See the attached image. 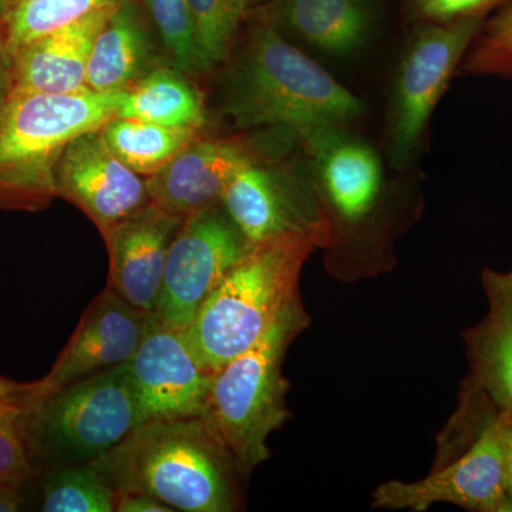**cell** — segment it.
I'll use <instances>...</instances> for the list:
<instances>
[{
	"mask_svg": "<svg viewBox=\"0 0 512 512\" xmlns=\"http://www.w3.org/2000/svg\"><path fill=\"white\" fill-rule=\"evenodd\" d=\"M128 372L141 423L204 416L214 373L198 360L185 329L170 328L153 313Z\"/></svg>",
	"mask_w": 512,
	"mask_h": 512,
	"instance_id": "11",
	"label": "cell"
},
{
	"mask_svg": "<svg viewBox=\"0 0 512 512\" xmlns=\"http://www.w3.org/2000/svg\"><path fill=\"white\" fill-rule=\"evenodd\" d=\"M258 15L281 32L336 57L362 49L376 28L373 0H275Z\"/></svg>",
	"mask_w": 512,
	"mask_h": 512,
	"instance_id": "19",
	"label": "cell"
},
{
	"mask_svg": "<svg viewBox=\"0 0 512 512\" xmlns=\"http://www.w3.org/2000/svg\"><path fill=\"white\" fill-rule=\"evenodd\" d=\"M170 507L140 491H116L114 512H171Z\"/></svg>",
	"mask_w": 512,
	"mask_h": 512,
	"instance_id": "30",
	"label": "cell"
},
{
	"mask_svg": "<svg viewBox=\"0 0 512 512\" xmlns=\"http://www.w3.org/2000/svg\"><path fill=\"white\" fill-rule=\"evenodd\" d=\"M116 117L195 130H205L208 126L204 94L194 77L173 63L158 67L124 90Z\"/></svg>",
	"mask_w": 512,
	"mask_h": 512,
	"instance_id": "21",
	"label": "cell"
},
{
	"mask_svg": "<svg viewBox=\"0 0 512 512\" xmlns=\"http://www.w3.org/2000/svg\"><path fill=\"white\" fill-rule=\"evenodd\" d=\"M123 93H13L0 113V211L46 210L64 148L114 119Z\"/></svg>",
	"mask_w": 512,
	"mask_h": 512,
	"instance_id": "4",
	"label": "cell"
},
{
	"mask_svg": "<svg viewBox=\"0 0 512 512\" xmlns=\"http://www.w3.org/2000/svg\"><path fill=\"white\" fill-rule=\"evenodd\" d=\"M184 218L151 201L101 235L109 251L107 286L134 308L156 312L168 249Z\"/></svg>",
	"mask_w": 512,
	"mask_h": 512,
	"instance_id": "14",
	"label": "cell"
},
{
	"mask_svg": "<svg viewBox=\"0 0 512 512\" xmlns=\"http://www.w3.org/2000/svg\"><path fill=\"white\" fill-rule=\"evenodd\" d=\"M19 406L0 407V483H23L36 477L22 433Z\"/></svg>",
	"mask_w": 512,
	"mask_h": 512,
	"instance_id": "28",
	"label": "cell"
},
{
	"mask_svg": "<svg viewBox=\"0 0 512 512\" xmlns=\"http://www.w3.org/2000/svg\"><path fill=\"white\" fill-rule=\"evenodd\" d=\"M168 63L173 62L163 40L140 3L119 0L94 42L86 86L93 92H123Z\"/></svg>",
	"mask_w": 512,
	"mask_h": 512,
	"instance_id": "16",
	"label": "cell"
},
{
	"mask_svg": "<svg viewBox=\"0 0 512 512\" xmlns=\"http://www.w3.org/2000/svg\"><path fill=\"white\" fill-rule=\"evenodd\" d=\"M221 204L252 245L292 232H306L328 247L330 229L308 183L266 160L245 165L231 178Z\"/></svg>",
	"mask_w": 512,
	"mask_h": 512,
	"instance_id": "10",
	"label": "cell"
},
{
	"mask_svg": "<svg viewBox=\"0 0 512 512\" xmlns=\"http://www.w3.org/2000/svg\"><path fill=\"white\" fill-rule=\"evenodd\" d=\"M461 72L512 77V0L490 20L468 47Z\"/></svg>",
	"mask_w": 512,
	"mask_h": 512,
	"instance_id": "27",
	"label": "cell"
},
{
	"mask_svg": "<svg viewBox=\"0 0 512 512\" xmlns=\"http://www.w3.org/2000/svg\"><path fill=\"white\" fill-rule=\"evenodd\" d=\"M318 238L292 232L252 245L185 329L198 360L217 372L254 346L299 296L303 265Z\"/></svg>",
	"mask_w": 512,
	"mask_h": 512,
	"instance_id": "3",
	"label": "cell"
},
{
	"mask_svg": "<svg viewBox=\"0 0 512 512\" xmlns=\"http://www.w3.org/2000/svg\"><path fill=\"white\" fill-rule=\"evenodd\" d=\"M265 160L251 138L202 134L163 170L146 178L151 201L188 217L221 201L231 178L245 165Z\"/></svg>",
	"mask_w": 512,
	"mask_h": 512,
	"instance_id": "15",
	"label": "cell"
},
{
	"mask_svg": "<svg viewBox=\"0 0 512 512\" xmlns=\"http://www.w3.org/2000/svg\"><path fill=\"white\" fill-rule=\"evenodd\" d=\"M156 26L171 62L191 77L208 74L195 37L187 0H137Z\"/></svg>",
	"mask_w": 512,
	"mask_h": 512,
	"instance_id": "26",
	"label": "cell"
},
{
	"mask_svg": "<svg viewBox=\"0 0 512 512\" xmlns=\"http://www.w3.org/2000/svg\"><path fill=\"white\" fill-rule=\"evenodd\" d=\"M207 72L225 59L247 22L251 0H187Z\"/></svg>",
	"mask_w": 512,
	"mask_h": 512,
	"instance_id": "25",
	"label": "cell"
},
{
	"mask_svg": "<svg viewBox=\"0 0 512 512\" xmlns=\"http://www.w3.org/2000/svg\"><path fill=\"white\" fill-rule=\"evenodd\" d=\"M218 67V110L242 130L285 128L311 146L363 114L355 94L259 15Z\"/></svg>",
	"mask_w": 512,
	"mask_h": 512,
	"instance_id": "1",
	"label": "cell"
},
{
	"mask_svg": "<svg viewBox=\"0 0 512 512\" xmlns=\"http://www.w3.org/2000/svg\"><path fill=\"white\" fill-rule=\"evenodd\" d=\"M485 19L487 15H477L427 23L403 50L387 111V150L393 167H404L413 156L434 107Z\"/></svg>",
	"mask_w": 512,
	"mask_h": 512,
	"instance_id": "7",
	"label": "cell"
},
{
	"mask_svg": "<svg viewBox=\"0 0 512 512\" xmlns=\"http://www.w3.org/2000/svg\"><path fill=\"white\" fill-rule=\"evenodd\" d=\"M511 0H406L413 18L426 23L453 22L468 16L488 15Z\"/></svg>",
	"mask_w": 512,
	"mask_h": 512,
	"instance_id": "29",
	"label": "cell"
},
{
	"mask_svg": "<svg viewBox=\"0 0 512 512\" xmlns=\"http://www.w3.org/2000/svg\"><path fill=\"white\" fill-rule=\"evenodd\" d=\"M128 363L43 397L22 414L35 474L92 464L140 426Z\"/></svg>",
	"mask_w": 512,
	"mask_h": 512,
	"instance_id": "6",
	"label": "cell"
},
{
	"mask_svg": "<svg viewBox=\"0 0 512 512\" xmlns=\"http://www.w3.org/2000/svg\"><path fill=\"white\" fill-rule=\"evenodd\" d=\"M15 92V76H13V56L6 45L5 37L0 30V113L9 103Z\"/></svg>",
	"mask_w": 512,
	"mask_h": 512,
	"instance_id": "32",
	"label": "cell"
},
{
	"mask_svg": "<svg viewBox=\"0 0 512 512\" xmlns=\"http://www.w3.org/2000/svg\"><path fill=\"white\" fill-rule=\"evenodd\" d=\"M116 3L16 50L12 55L13 93L77 94L89 90L86 74L94 42Z\"/></svg>",
	"mask_w": 512,
	"mask_h": 512,
	"instance_id": "17",
	"label": "cell"
},
{
	"mask_svg": "<svg viewBox=\"0 0 512 512\" xmlns=\"http://www.w3.org/2000/svg\"><path fill=\"white\" fill-rule=\"evenodd\" d=\"M3 0H0V12H2Z\"/></svg>",
	"mask_w": 512,
	"mask_h": 512,
	"instance_id": "35",
	"label": "cell"
},
{
	"mask_svg": "<svg viewBox=\"0 0 512 512\" xmlns=\"http://www.w3.org/2000/svg\"><path fill=\"white\" fill-rule=\"evenodd\" d=\"M92 464L114 490L146 493L173 511L242 507L237 464L205 416L141 423Z\"/></svg>",
	"mask_w": 512,
	"mask_h": 512,
	"instance_id": "2",
	"label": "cell"
},
{
	"mask_svg": "<svg viewBox=\"0 0 512 512\" xmlns=\"http://www.w3.org/2000/svg\"><path fill=\"white\" fill-rule=\"evenodd\" d=\"M488 312L463 339L470 373L501 412L512 413V271L481 274Z\"/></svg>",
	"mask_w": 512,
	"mask_h": 512,
	"instance_id": "20",
	"label": "cell"
},
{
	"mask_svg": "<svg viewBox=\"0 0 512 512\" xmlns=\"http://www.w3.org/2000/svg\"><path fill=\"white\" fill-rule=\"evenodd\" d=\"M23 483H0V512H18L23 507Z\"/></svg>",
	"mask_w": 512,
	"mask_h": 512,
	"instance_id": "33",
	"label": "cell"
},
{
	"mask_svg": "<svg viewBox=\"0 0 512 512\" xmlns=\"http://www.w3.org/2000/svg\"><path fill=\"white\" fill-rule=\"evenodd\" d=\"M103 136L113 153L128 168L148 178L163 170L205 130L168 127L147 121L114 117L103 127Z\"/></svg>",
	"mask_w": 512,
	"mask_h": 512,
	"instance_id": "22",
	"label": "cell"
},
{
	"mask_svg": "<svg viewBox=\"0 0 512 512\" xmlns=\"http://www.w3.org/2000/svg\"><path fill=\"white\" fill-rule=\"evenodd\" d=\"M56 194L79 208L101 235L151 202L146 178L113 153L101 128L80 134L64 148Z\"/></svg>",
	"mask_w": 512,
	"mask_h": 512,
	"instance_id": "12",
	"label": "cell"
},
{
	"mask_svg": "<svg viewBox=\"0 0 512 512\" xmlns=\"http://www.w3.org/2000/svg\"><path fill=\"white\" fill-rule=\"evenodd\" d=\"M504 413L470 446L434 464L419 481H387L373 491L382 510L424 512L451 504L474 512H511L505 481Z\"/></svg>",
	"mask_w": 512,
	"mask_h": 512,
	"instance_id": "9",
	"label": "cell"
},
{
	"mask_svg": "<svg viewBox=\"0 0 512 512\" xmlns=\"http://www.w3.org/2000/svg\"><path fill=\"white\" fill-rule=\"evenodd\" d=\"M504 413L505 481H507L508 503L512 512V413Z\"/></svg>",
	"mask_w": 512,
	"mask_h": 512,
	"instance_id": "34",
	"label": "cell"
},
{
	"mask_svg": "<svg viewBox=\"0 0 512 512\" xmlns=\"http://www.w3.org/2000/svg\"><path fill=\"white\" fill-rule=\"evenodd\" d=\"M316 167L330 214L342 224L365 222L376 210L382 194V165L375 151L342 130L330 131L308 146Z\"/></svg>",
	"mask_w": 512,
	"mask_h": 512,
	"instance_id": "18",
	"label": "cell"
},
{
	"mask_svg": "<svg viewBox=\"0 0 512 512\" xmlns=\"http://www.w3.org/2000/svg\"><path fill=\"white\" fill-rule=\"evenodd\" d=\"M151 316L153 313L134 308L106 286L83 312L49 373L35 380L30 407L64 386L130 362L146 335Z\"/></svg>",
	"mask_w": 512,
	"mask_h": 512,
	"instance_id": "13",
	"label": "cell"
},
{
	"mask_svg": "<svg viewBox=\"0 0 512 512\" xmlns=\"http://www.w3.org/2000/svg\"><path fill=\"white\" fill-rule=\"evenodd\" d=\"M117 0H3L0 30L10 53Z\"/></svg>",
	"mask_w": 512,
	"mask_h": 512,
	"instance_id": "23",
	"label": "cell"
},
{
	"mask_svg": "<svg viewBox=\"0 0 512 512\" xmlns=\"http://www.w3.org/2000/svg\"><path fill=\"white\" fill-rule=\"evenodd\" d=\"M45 512H113L116 490L93 464L37 474Z\"/></svg>",
	"mask_w": 512,
	"mask_h": 512,
	"instance_id": "24",
	"label": "cell"
},
{
	"mask_svg": "<svg viewBox=\"0 0 512 512\" xmlns=\"http://www.w3.org/2000/svg\"><path fill=\"white\" fill-rule=\"evenodd\" d=\"M35 386V382H18L0 376V407L19 406L28 410Z\"/></svg>",
	"mask_w": 512,
	"mask_h": 512,
	"instance_id": "31",
	"label": "cell"
},
{
	"mask_svg": "<svg viewBox=\"0 0 512 512\" xmlns=\"http://www.w3.org/2000/svg\"><path fill=\"white\" fill-rule=\"evenodd\" d=\"M309 323L301 296H296L254 346L212 377L204 416L234 457L241 477L268 460L269 437L291 417L282 366L289 346Z\"/></svg>",
	"mask_w": 512,
	"mask_h": 512,
	"instance_id": "5",
	"label": "cell"
},
{
	"mask_svg": "<svg viewBox=\"0 0 512 512\" xmlns=\"http://www.w3.org/2000/svg\"><path fill=\"white\" fill-rule=\"evenodd\" d=\"M251 248L221 201L185 217L168 249L154 315L170 328L187 329Z\"/></svg>",
	"mask_w": 512,
	"mask_h": 512,
	"instance_id": "8",
	"label": "cell"
}]
</instances>
